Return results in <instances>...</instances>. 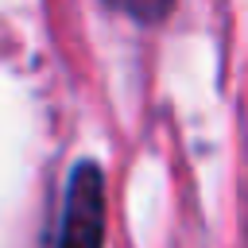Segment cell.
<instances>
[{
	"instance_id": "cell-1",
	"label": "cell",
	"mask_w": 248,
	"mask_h": 248,
	"mask_svg": "<svg viewBox=\"0 0 248 248\" xmlns=\"http://www.w3.org/2000/svg\"><path fill=\"white\" fill-rule=\"evenodd\" d=\"M105 240V178L97 163H78L66 186L58 248H101Z\"/></svg>"
},
{
	"instance_id": "cell-2",
	"label": "cell",
	"mask_w": 248,
	"mask_h": 248,
	"mask_svg": "<svg viewBox=\"0 0 248 248\" xmlns=\"http://www.w3.org/2000/svg\"><path fill=\"white\" fill-rule=\"evenodd\" d=\"M105 4L116 8V12H124V16H132L136 23H159L174 8V0H105Z\"/></svg>"
}]
</instances>
